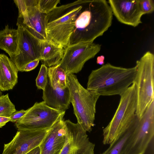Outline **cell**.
<instances>
[{"instance_id":"9","label":"cell","mask_w":154,"mask_h":154,"mask_svg":"<svg viewBox=\"0 0 154 154\" xmlns=\"http://www.w3.org/2000/svg\"><path fill=\"white\" fill-rule=\"evenodd\" d=\"M101 45L93 42H81L64 48L63 57L59 64L66 75L80 71L85 63L100 51Z\"/></svg>"},{"instance_id":"7","label":"cell","mask_w":154,"mask_h":154,"mask_svg":"<svg viewBox=\"0 0 154 154\" xmlns=\"http://www.w3.org/2000/svg\"><path fill=\"white\" fill-rule=\"evenodd\" d=\"M154 135V100L139 119L121 154H144Z\"/></svg>"},{"instance_id":"29","label":"cell","mask_w":154,"mask_h":154,"mask_svg":"<svg viewBox=\"0 0 154 154\" xmlns=\"http://www.w3.org/2000/svg\"><path fill=\"white\" fill-rule=\"evenodd\" d=\"M25 154H40L39 146H38L29 151Z\"/></svg>"},{"instance_id":"12","label":"cell","mask_w":154,"mask_h":154,"mask_svg":"<svg viewBox=\"0 0 154 154\" xmlns=\"http://www.w3.org/2000/svg\"><path fill=\"white\" fill-rule=\"evenodd\" d=\"M49 129L18 130L12 140L4 144L2 154H26L40 145Z\"/></svg>"},{"instance_id":"30","label":"cell","mask_w":154,"mask_h":154,"mask_svg":"<svg viewBox=\"0 0 154 154\" xmlns=\"http://www.w3.org/2000/svg\"><path fill=\"white\" fill-rule=\"evenodd\" d=\"M105 57L103 55L98 56L97 59V63L100 65H103L104 64Z\"/></svg>"},{"instance_id":"28","label":"cell","mask_w":154,"mask_h":154,"mask_svg":"<svg viewBox=\"0 0 154 154\" xmlns=\"http://www.w3.org/2000/svg\"><path fill=\"white\" fill-rule=\"evenodd\" d=\"M10 121V117L0 116V128L5 126L7 122Z\"/></svg>"},{"instance_id":"5","label":"cell","mask_w":154,"mask_h":154,"mask_svg":"<svg viewBox=\"0 0 154 154\" xmlns=\"http://www.w3.org/2000/svg\"><path fill=\"white\" fill-rule=\"evenodd\" d=\"M119 106L112 120L103 130V143L110 145L119 138L137 116V89L133 83L120 95Z\"/></svg>"},{"instance_id":"24","label":"cell","mask_w":154,"mask_h":154,"mask_svg":"<svg viewBox=\"0 0 154 154\" xmlns=\"http://www.w3.org/2000/svg\"><path fill=\"white\" fill-rule=\"evenodd\" d=\"M48 68L42 64L38 75L36 79V85L38 89L44 91L47 84L48 78Z\"/></svg>"},{"instance_id":"20","label":"cell","mask_w":154,"mask_h":154,"mask_svg":"<svg viewBox=\"0 0 154 154\" xmlns=\"http://www.w3.org/2000/svg\"><path fill=\"white\" fill-rule=\"evenodd\" d=\"M139 118L136 116L129 127L121 134L116 141L109 145V147L100 154H121L130 136L134 131Z\"/></svg>"},{"instance_id":"4","label":"cell","mask_w":154,"mask_h":154,"mask_svg":"<svg viewBox=\"0 0 154 154\" xmlns=\"http://www.w3.org/2000/svg\"><path fill=\"white\" fill-rule=\"evenodd\" d=\"M66 80L70 102L78 123L86 132H90L94 125L96 105L100 96L94 91L84 88L74 74L67 75Z\"/></svg>"},{"instance_id":"21","label":"cell","mask_w":154,"mask_h":154,"mask_svg":"<svg viewBox=\"0 0 154 154\" xmlns=\"http://www.w3.org/2000/svg\"><path fill=\"white\" fill-rule=\"evenodd\" d=\"M48 76L53 87L62 89L67 87L66 75L59 64L48 68Z\"/></svg>"},{"instance_id":"15","label":"cell","mask_w":154,"mask_h":154,"mask_svg":"<svg viewBox=\"0 0 154 154\" xmlns=\"http://www.w3.org/2000/svg\"><path fill=\"white\" fill-rule=\"evenodd\" d=\"M64 115L61 116L49 129L39 146L40 154H60L64 146L66 130Z\"/></svg>"},{"instance_id":"16","label":"cell","mask_w":154,"mask_h":154,"mask_svg":"<svg viewBox=\"0 0 154 154\" xmlns=\"http://www.w3.org/2000/svg\"><path fill=\"white\" fill-rule=\"evenodd\" d=\"M42 98L49 107L63 112H65L69 108L70 103L69 91L67 86L63 89L53 87L48 76Z\"/></svg>"},{"instance_id":"1","label":"cell","mask_w":154,"mask_h":154,"mask_svg":"<svg viewBox=\"0 0 154 154\" xmlns=\"http://www.w3.org/2000/svg\"><path fill=\"white\" fill-rule=\"evenodd\" d=\"M113 14L105 0H84L77 15L70 45L81 42H93L111 26Z\"/></svg>"},{"instance_id":"22","label":"cell","mask_w":154,"mask_h":154,"mask_svg":"<svg viewBox=\"0 0 154 154\" xmlns=\"http://www.w3.org/2000/svg\"><path fill=\"white\" fill-rule=\"evenodd\" d=\"M16 111L15 105L10 99L8 94L0 96V116L10 117Z\"/></svg>"},{"instance_id":"8","label":"cell","mask_w":154,"mask_h":154,"mask_svg":"<svg viewBox=\"0 0 154 154\" xmlns=\"http://www.w3.org/2000/svg\"><path fill=\"white\" fill-rule=\"evenodd\" d=\"M65 112L49 107L44 101L36 102L15 122V125L18 130L49 129Z\"/></svg>"},{"instance_id":"31","label":"cell","mask_w":154,"mask_h":154,"mask_svg":"<svg viewBox=\"0 0 154 154\" xmlns=\"http://www.w3.org/2000/svg\"><path fill=\"white\" fill-rule=\"evenodd\" d=\"M2 91H0V96L2 95Z\"/></svg>"},{"instance_id":"6","label":"cell","mask_w":154,"mask_h":154,"mask_svg":"<svg viewBox=\"0 0 154 154\" xmlns=\"http://www.w3.org/2000/svg\"><path fill=\"white\" fill-rule=\"evenodd\" d=\"M137 73L134 83L137 89L136 115L140 119L151 102L154 100V55L145 53L136 62Z\"/></svg>"},{"instance_id":"14","label":"cell","mask_w":154,"mask_h":154,"mask_svg":"<svg viewBox=\"0 0 154 154\" xmlns=\"http://www.w3.org/2000/svg\"><path fill=\"white\" fill-rule=\"evenodd\" d=\"M108 2L112 14L120 22L134 27L142 23L141 18L143 14L139 0H109Z\"/></svg>"},{"instance_id":"25","label":"cell","mask_w":154,"mask_h":154,"mask_svg":"<svg viewBox=\"0 0 154 154\" xmlns=\"http://www.w3.org/2000/svg\"><path fill=\"white\" fill-rule=\"evenodd\" d=\"M140 9L143 14L152 13L154 10V2L152 0H139Z\"/></svg>"},{"instance_id":"27","label":"cell","mask_w":154,"mask_h":154,"mask_svg":"<svg viewBox=\"0 0 154 154\" xmlns=\"http://www.w3.org/2000/svg\"><path fill=\"white\" fill-rule=\"evenodd\" d=\"M40 60L37 59L27 63L23 67L22 72H28L34 69L38 65Z\"/></svg>"},{"instance_id":"10","label":"cell","mask_w":154,"mask_h":154,"mask_svg":"<svg viewBox=\"0 0 154 154\" xmlns=\"http://www.w3.org/2000/svg\"><path fill=\"white\" fill-rule=\"evenodd\" d=\"M18 43L15 54L10 57L18 71L22 72L27 63L35 60H41V41L26 29L18 26Z\"/></svg>"},{"instance_id":"17","label":"cell","mask_w":154,"mask_h":154,"mask_svg":"<svg viewBox=\"0 0 154 154\" xmlns=\"http://www.w3.org/2000/svg\"><path fill=\"white\" fill-rule=\"evenodd\" d=\"M18 70L16 66L6 55L0 54V91L13 89L17 83Z\"/></svg>"},{"instance_id":"11","label":"cell","mask_w":154,"mask_h":154,"mask_svg":"<svg viewBox=\"0 0 154 154\" xmlns=\"http://www.w3.org/2000/svg\"><path fill=\"white\" fill-rule=\"evenodd\" d=\"M65 143L60 154H94L95 144L90 142L85 131L78 123L64 121Z\"/></svg>"},{"instance_id":"23","label":"cell","mask_w":154,"mask_h":154,"mask_svg":"<svg viewBox=\"0 0 154 154\" xmlns=\"http://www.w3.org/2000/svg\"><path fill=\"white\" fill-rule=\"evenodd\" d=\"M60 0H39L38 8L42 13L48 14L57 7Z\"/></svg>"},{"instance_id":"13","label":"cell","mask_w":154,"mask_h":154,"mask_svg":"<svg viewBox=\"0 0 154 154\" xmlns=\"http://www.w3.org/2000/svg\"><path fill=\"white\" fill-rule=\"evenodd\" d=\"M17 25L21 26L41 41L46 40V14L41 12L38 6L27 8L19 5Z\"/></svg>"},{"instance_id":"19","label":"cell","mask_w":154,"mask_h":154,"mask_svg":"<svg viewBox=\"0 0 154 154\" xmlns=\"http://www.w3.org/2000/svg\"><path fill=\"white\" fill-rule=\"evenodd\" d=\"M18 43L17 29L10 28L7 25L3 29L0 31V49L5 51L10 57L16 53Z\"/></svg>"},{"instance_id":"26","label":"cell","mask_w":154,"mask_h":154,"mask_svg":"<svg viewBox=\"0 0 154 154\" xmlns=\"http://www.w3.org/2000/svg\"><path fill=\"white\" fill-rule=\"evenodd\" d=\"M26 110L22 109L19 111H16L13 113L10 117V122H15L21 118L26 113Z\"/></svg>"},{"instance_id":"18","label":"cell","mask_w":154,"mask_h":154,"mask_svg":"<svg viewBox=\"0 0 154 154\" xmlns=\"http://www.w3.org/2000/svg\"><path fill=\"white\" fill-rule=\"evenodd\" d=\"M64 48L48 40L41 41V61L49 67L58 65L62 59Z\"/></svg>"},{"instance_id":"2","label":"cell","mask_w":154,"mask_h":154,"mask_svg":"<svg viewBox=\"0 0 154 154\" xmlns=\"http://www.w3.org/2000/svg\"><path fill=\"white\" fill-rule=\"evenodd\" d=\"M137 71L136 66L125 68L109 63L103 64L91 71L87 89L100 96H120L134 83Z\"/></svg>"},{"instance_id":"3","label":"cell","mask_w":154,"mask_h":154,"mask_svg":"<svg viewBox=\"0 0 154 154\" xmlns=\"http://www.w3.org/2000/svg\"><path fill=\"white\" fill-rule=\"evenodd\" d=\"M84 0L57 7L46 14V40L64 48L70 45L76 17Z\"/></svg>"}]
</instances>
